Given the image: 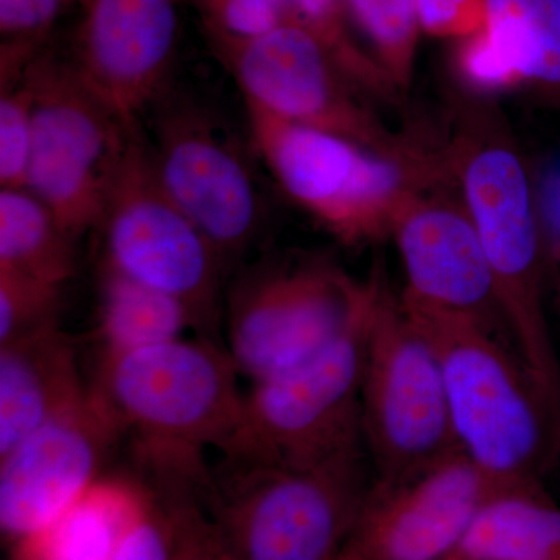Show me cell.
<instances>
[{"label": "cell", "instance_id": "obj_1", "mask_svg": "<svg viewBox=\"0 0 560 560\" xmlns=\"http://www.w3.org/2000/svg\"><path fill=\"white\" fill-rule=\"evenodd\" d=\"M400 300L436 350L456 447L501 488L541 482L560 452V407L510 338Z\"/></svg>", "mask_w": 560, "mask_h": 560}, {"label": "cell", "instance_id": "obj_2", "mask_svg": "<svg viewBox=\"0 0 560 560\" xmlns=\"http://www.w3.org/2000/svg\"><path fill=\"white\" fill-rule=\"evenodd\" d=\"M372 486L363 445L308 466L223 456L201 503L234 560H338Z\"/></svg>", "mask_w": 560, "mask_h": 560}, {"label": "cell", "instance_id": "obj_3", "mask_svg": "<svg viewBox=\"0 0 560 560\" xmlns=\"http://www.w3.org/2000/svg\"><path fill=\"white\" fill-rule=\"evenodd\" d=\"M447 160L480 235L511 340L560 407V359L545 305L550 261L528 165L511 140L490 128L464 132Z\"/></svg>", "mask_w": 560, "mask_h": 560}, {"label": "cell", "instance_id": "obj_4", "mask_svg": "<svg viewBox=\"0 0 560 560\" xmlns=\"http://www.w3.org/2000/svg\"><path fill=\"white\" fill-rule=\"evenodd\" d=\"M245 106L254 149L272 178L345 245L390 235L404 209L451 173L445 153L422 164L390 160L352 140Z\"/></svg>", "mask_w": 560, "mask_h": 560}, {"label": "cell", "instance_id": "obj_5", "mask_svg": "<svg viewBox=\"0 0 560 560\" xmlns=\"http://www.w3.org/2000/svg\"><path fill=\"white\" fill-rule=\"evenodd\" d=\"M238 375L226 348L184 337L98 357L90 386L132 444L221 453L242 419Z\"/></svg>", "mask_w": 560, "mask_h": 560}, {"label": "cell", "instance_id": "obj_6", "mask_svg": "<svg viewBox=\"0 0 560 560\" xmlns=\"http://www.w3.org/2000/svg\"><path fill=\"white\" fill-rule=\"evenodd\" d=\"M360 400L375 482L410 477L458 451L436 350L381 276L364 334Z\"/></svg>", "mask_w": 560, "mask_h": 560}, {"label": "cell", "instance_id": "obj_7", "mask_svg": "<svg viewBox=\"0 0 560 560\" xmlns=\"http://www.w3.org/2000/svg\"><path fill=\"white\" fill-rule=\"evenodd\" d=\"M374 290L320 257L257 261L228 293L232 363L254 383L315 359L368 315Z\"/></svg>", "mask_w": 560, "mask_h": 560}, {"label": "cell", "instance_id": "obj_8", "mask_svg": "<svg viewBox=\"0 0 560 560\" xmlns=\"http://www.w3.org/2000/svg\"><path fill=\"white\" fill-rule=\"evenodd\" d=\"M33 95L27 189L75 241L97 230L136 125L44 49L25 70Z\"/></svg>", "mask_w": 560, "mask_h": 560}, {"label": "cell", "instance_id": "obj_9", "mask_svg": "<svg viewBox=\"0 0 560 560\" xmlns=\"http://www.w3.org/2000/svg\"><path fill=\"white\" fill-rule=\"evenodd\" d=\"M103 267L186 304L210 338L228 267L162 187L149 140L132 131L101 224Z\"/></svg>", "mask_w": 560, "mask_h": 560}, {"label": "cell", "instance_id": "obj_10", "mask_svg": "<svg viewBox=\"0 0 560 560\" xmlns=\"http://www.w3.org/2000/svg\"><path fill=\"white\" fill-rule=\"evenodd\" d=\"M370 313L315 359L250 383L238 429L221 456L308 466L363 445L360 396Z\"/></svg>", "mask_w": 560, "mask_h": 560}, {"label": "cell", "instance_id": "obj_11", "mask_svg": "<svg viewBox=\"0 0 560 560\" xmlns=\"http://www.w3.org/2000/svg\"><path fill=\"white\" fill-rule=\"evenodd\" d=\"M243 101L279 119L340 136L390 160L430 162L436 154L386 127L330 51L298 22L246 40L210 44Z\"/></svg>", "mask_w": 560, "mask_h": 560}, {"label": "cell", "instance_id": "obj_12", "mask_svg": "<svg viewBox=\"0 0 560 560\" xmlns=\"http://www.w3.org/2000/svg\"><path fill=\"white\" fill-rule=\"evenodd\" d=\"M150 109L151 158L162 187L231 270L256 242L261 198L237 139L200 103L165 91Z\"/></svg>", "mask_w": 560, "mask_h": 560}, {"label": "cell", "instance_id": "obj_13", "mask_svg": "<svg viewBox=\"0 0 560 560\" xmlns=\"http://www.w3.org/2000/svg\"><path fill=\"white\" fill-rule=\"evenodd\" d=\"M127 438L94 390L0 458V529L11 547L31 539L98 478Z\"/></svg>", "mask_w": 560, "mask_h": 560}, {"label": "cell", "instance_id": "obj_14", "mask_svg": "<svg viewBox=\"0 0 560 560\" xmlns=\"http://www.w3.org/2000/svg\"><path fill=\"white\" fill-rule=\"evenodd\" d=\"M504 490L458 448L410 477L374 481L353 541L364 560H447Z\"/></svg>", "mask_w": 560, "mask_h": 560}, {"label": "cell", "instance_id": "obj_15", "mask_svg": "<svg viewBox=\"0 0 560 560\" xmlns=\"http://www.w3.org/2000/svg\"><path fill=\"white\" fill-rule=\"evenodd\" d=\"M180 0H84L68 58L114 113L138 124L167 91Z\"/></svg>", "mask_w": 560, "mask_h": 560}, {"label": "cell", "instance_id": "obj_16", "mask_svg": "<svg viewBox=\"0 0 560 560\" xmlns=\"http://www.w3.org/2000/svg\"><path fill=\"white\" fill-rule=\"evenodd\" d=\"M390 235L407 278L405 301L481 320L511 340L480 235L464 206L420 195L397 217Z\"/></svg>", "mask_w": 560, "mask_h": 560}, {"label": "cell", "instance_id": "obj_17", "mask_svg": "<svg viewBox=\"0 0 560 560\" xmlns=\"http://www.w3.org/2000/svg\"><path fill=\"white\" fill-rule=\"evenodd\" d=\"M455 68L478 94L529 90L560 109V0H488L485 28L459 40Z\"/></svg>", "mask_w": 560, "mask_h": 560}, {"label": "cell", "instance_id": "obj_18", "mask_svg": "<svg viewBox=\"0 0 560 560\" xmlns=\"http://www.w3.org/2000/svg\"><path fill=\"white\" fill-rule=\"evenodd\" d=\"M88 389L75 345L61 326L0 346V458Z\"/></svg>", "mask_w": 560, "mask_h": 560}, {"label": "cell", "instance_id": "obj_19", "mask_svg": "<svg viewBox=\"0 0 560 560\" xmlns=\"http://www.w3.org/2000/svg\"><path fill=\"white\" fill-rule=\"evenodd\" d=\"M147 501L135 474L103 475L47 528L11 547V560H114Z\"/></svg>", "mask_w": 560, "mask_h": 560}, {"label": "cell", "instance_id": "obj_20", "mask_svg": "<svg viewBox=\"0 0 560 560\" xmlns=\"http://www.w3.org/2000/svg\"><path fill=\"white\" fill-rule=\"evenodd\" d=\"M447 560H560V506L541 482L504 490Z\"/></svg>", "mask_w": 560, "mask_h": 560}, {"label": "cell", "instance_id": "obj_21", "mask_svg": "<svg viewBox=\"0 0 560 560\" xmlns=\"http://www.w3.org/2000/svg\"><path fill=\"white\" fill-rule=\"evenodd\" d=\"M202 334L200 320L186 304L101 265L98 271V357L117 355Z\"/></svg>", "mask_w": 560, "mask_h": 560}, {"label": "cell", "instance_id": "obj_22", "mask_svg": "<svg viewBox=\"0 0 560 560\" xmlns=\"http://www.w3.org/2000/svg\"><path fill=\"white\" fill-rule=\"evenodd\" d=\"M75 238L28 189H0V270L65 287L75 275Z\"/></svg>", "mask_w": 560, "mask_h": 560}, {"label": "cell", "instance_id": "obj_23", "mask_svg": "<svg viewBox=\"0 0 560 560\" xmlns=\"http://www.w3.org/2000/svg\"><path fill=\"white\" fill-rule=\"evenodd\" d=\"M293 21L324 44L346 77L363 94L383 102H397L400 92L357 38L348 0H291Z\"/></svg>", "mask_w": 560, "mask_h": 560}, {"label": "cell", "instance_id": "obj_24", "mask_svg": "<svg viewBox=\"0 0 560 560\" xmlns=\"http://www.w3.org/2000/svg\"><path fill=\"white\" fill-rule=\"evenodd\" d=\"M355 31L400 94L410 88L420 31L415 0H348Z\"/></svg>", "mask_w": 560, "mask_h": 560}, {"label": "cell", "instance_id": "obj_25", "mask_svg": "<svg viewBox=\"0 0 560 560\" xmlns=\"http://www.w3.org/2000/svg\"><path fill=\"white\" fill-rule=\"evenodd\" d=\"M84 0H0V81L20 79L46 49L51 31Z\"/></svg>", "mask_w": 560, "mask_h": 560}, {"label": "cell", "instance_id": "obj_26", "mask_svg": "<svg viewBox=\"0 0 560 560\" xmlns=\"http://www.w3.org/2000/svg\"><path fill=\"white\" fill-rule=\"evenodd\" d=\"M145 485L171 512L175 560H234L201 503V482L179 474L156 475Z\"/></svg>", "mask_w": 560, "mask_h": 560}, {"label": "cell", "instance_id": "obj_27", "mask_svg": "<svg viewBox=\"0 0 560 560\" xmlns=\"http://www.w3.org/2000/svg\"><path fill=\"white\" fill-rule=\"evenodd\" d=\"M62 287L0 270V346L60 326Z\"/></svg>", "mask_w": 560, "mask_h": 560}, {"label": "cell", "instance_id": "obj_28", "mask_svg": "<svg viewBox=\"0 0 560 560\" xmlns=\"http://www.w3.org/2000/svg\"><path fill=\"white\" fill-rule=\"evenodd\" d=\"M210 44L257 38L293 22L291 0H189Z\"/></svg>", "mask_w": 560, "mask_h": 560}, {"label": "cell", "instance_id": "obj_29", "mask_svg": "<svg viewBox=\"0 0 560 560\" xmlns=\"http://www.w3.org/2000/svg\"><path fill=\"white\" fill-rule=\"evenodd\" d=\"M33 95L27 77L0 83V189H27Z\"/></svg>", "mask_w": 560, "mask_h": 560}, {"label": "cell", "instance_id": "obj_30", "mask_svg": "<svg viewBox=\"0 0 560 560\" xmlns=\"http://www.w3.org/2000/svg\"><path fill=\"white\" fill-rule=\"evenodd\" d=\"M147 489V506L128 529L114 560H175V530L171 512L153 489L149 486Z\"/></svg>", "mask_w": 560, "mask_h": 560}, {"label": "cell", "instance_id": "obj_31", "mask_svg": "<svg viewBox=\"0 0 560 560\" xmlns=\"http://www.w3.org/2000/svg\"><path fill=\"white\" fill-rule=\"evenodd\" d=\"M420 31L433 38L458 43L481 32L488 0H415Z\"/></svg>", "mask_w": 560, "mask_h": 560}, {"label": "cell", "instance_id": "obj_32", "mask_svg": "<svg viewBox=\"0 0 560 560\" xmlns=\"http://www.w3.org/2000/svg\"><path fill=\"white\" fill-rule=\"evenodd\" d=\"M530 176L551 278H555L560 271V151L541 162Z\"/></svg>", "mask_w": 560, "mask_h": 560}, {"label": "cell", "instance_id": "obj_33", "mask_svg": "<svg viewBox=\"0 0 560 560\" xmlns=\"http://www.w3.org/2000/svg\"><path fill=\"white\" fill-rule=\"evenodd\" d=\"M338 560H364L359 548H357L355 541L349 545L348 550L342 552V556Z\"/></svg>", "mask_w": 560, "mask_h": 560}, {"label": "cell", "instance_id": "obj_34", "mask_svg": "<svg viewBox=\"0 0 560 560\" xmlns=\"http://www.w3.org/2000/svg\"><path fill=\"white\" fill-rule=\"evenodd\" d=\"M558 275H559L558 279H559V304H560V271L558 272Z\"/></svg>", "mask_w": 560, "mask_h": 560}]
</instances>
